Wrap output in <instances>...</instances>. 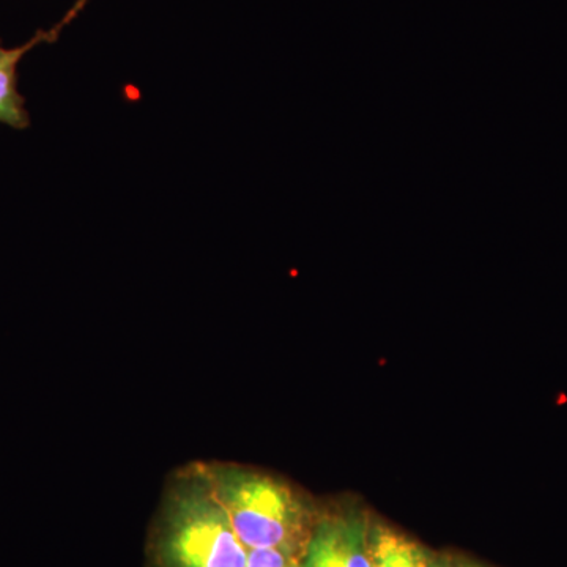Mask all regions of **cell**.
<instances>
[{
  "label": "cell",
  "instance_id": "1",
  "mask_svg": "<svg viewBox=\"0 0 567 567\" xmlns=\"http://www.w3.org/2000/svg\"><path fill=\"white\" fill-rule=\"evenodd\" d=\"M248 551L213 494L203 465L175 473L155 543L159 566L246 567Z\"/></svg>",
  "mask_w": 567,
  "mask_h": 567
},
{
  "label": "cell",
  "instance_id": "2",
  "mask_svg": "<svg viewBox=\"0 0 567 567\" xmlns=\"http://www.w3.org/2000/svg\"><path fill=\"white\" fill-rule=\"evenodd\" d=\"M200 465L248 550L281 548L303 555L315 527L303 499L286 481L240 465Z\"/></svg>",
  "mask_w": 567,
  "mask_h": 567
},
{
  "label": "cell",
  "instance_id": "3",
  "mask_svg": "<svg viewBox=\"0 0 567 567\" xmlns=\"http://www.w3.org/2000/svg\"><path fill=\"white\" fill-rule=\"evenodd\" d=\"M368 532L363 518L354 514L323 517L312 528L301 567H371Z\"/></svg>",
  "mask_w": 567,
  "mask_h": 567
},
{
  "label": "cell",
  "instance_id": "4",
  "mask_svg": "<svg viewBox=\"0 0 567 567\" xmlns=\"http://www.w3.org/2000/svg\"><path fill=\"white\" fill-rule=\"evenodd\" d=\"M89 0H78L65 14V18L50 31H40L28 43L17 48H6L0 44V123L13 130H25L31 125V115L25 110L24 96L18 91V65L24 55L41 43H51L61 35L63 29L87 6Z\"/></svg>",
  "mask_w": 567,
  "mask_h": 567
},
{
  "label": "cell",
  "instance_id": "5",
  "mask_svg": "<svg viewBox=\"0 0 567 567\" xmlns=\"http://www.w3.org/2000/svg\"><path fill=\"white\" fill-rule=\"evenodd\" d=\"M369 566L371 567H429L431 559L415 540L375 525L368 532Z\"/></svg>",
  "mask_w": 567,
  "mask_h": 567
},
{
  "label": "cell",
  "instance_id": "6",
  "mask_svg": "<svg viewBox=\"0 0 567 567\" xmlns=\"http://www.w3.org/2000/svg\"><path fill=\"white\" fill-rule=\"evenodd\" d=\"M301 554L281 548H252L248 551L246 567H301Z\"/></svg>",
  "mask_w": 567,
  "mask_h": 567
},
{
  "label": "cell",
  "instance_id": "7",
  "mask_svg": "<svg viewBox=\"0 0 567 567\" xmlns=\"http://www.w3.org/2000/svg\"><path fill=\"white\" fill-rule=\"evenodd\" d=\"M429 567H450V566H446L445 563H439V561L432 563L431 561V565H429Z\"/></svg>",
  "mask_w": 567,
  "mask_h": 567
},
{
  "label": "cell",
  "instance_id": "8",
  "mask_svg": "<svg viewBox=\"0 0 567 567\" xmlns=\"http://www.w3.org/2000/svg\"><path fill=\"white\" fill-rule=\"evenodd\" d=\"M473 567H477V566H473Z\"/></svg>",
  "mask_w": 567,
  "mask_h": 567
}]
</instances>
